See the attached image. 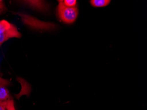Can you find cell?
Instances as JSON below:
<instances>
[{
	"label": "cell",
	"instance_id": "obj_1",
	"mask_svg": "<svg viewBox=\"0 0 147 110\" xmlns=\"http://www.w3.org/2000/svg\"><path fill=\"white\" fill-rule=\"evenodd\" d=\"M22 34L17 27L6 20L0 21V47L3 43L11 38H20Z\"/></svg>",
	"mask_w": 147,
	"mask_h": 110
},
{
	"label": "cell",
	"instance_id": "obj_2",
	"mask_svg": "<svg viewBox=\"0 0 147 110\" xmlns=\"http://www.w3.org/2000/svg\"><path fill=\"white\" fill-rule=\"evenodd\" d=\"M14 14L18 15L21 17L24 24L32 28L42 30H50L56 27L55 24L41 21L36 18L21 12H11Z\"/></svg>",
	"mask_w": 147,
	"mask_h": 110
},
{
	"label": "cell",
	"instance_id": "obj_3",
	"mask_svg": "<svg viewBox=\"0 0 147 110\" xmlns=\"http://www.w3.org/2000/svg\"><path fill=\"white\" fill-rule=\"evenodd\" d=\"M57 14L61 20L67 24H72L76 21L78 15L76 7L70 8L63 4V1H58Z\"/></svg>",
	"mask_w": 147,
	"mask_h": 110
},
{
	"label": "cell",
	"instance_id": "obj_4",
	"mask_svg": "<svg viewBox=\"0 0 147 110\" xmlns=\"http://www.w3.org/2000/svg\"><path fill=\"white\" fill-rule=\"evenodd\" d=\"M25 4H26L29 6L34 9L42 11H47L49 9V5L46 2L43 1H21Z\"/></svg>",
	"mask_w": 147,
	"mask_h": 110
},
{
	"label": "cell",
	"instance_id": "obj_5",
	"mask_svg": "<svg viewBox=\"0 0 147 110\" xmlns=\"http://www.w3.org/2000/svg\"><path fill=\"white\" fill-rule=\"evenodd\" d=\"M11 99V97L8 89L5 87H0V101H8Z\"/></svg>",
	"mask_w": 147,
	"mask_h": 110
},
{
	"label": "cell",
	"instance_id": "obj_6",
	"mask_svg": "<svg viewBox=\"0 0 147 110\" xmlns=\"http://www.w3.org/2000/svg\"><path fill=\"white\" fill-rule=\"evenodd\" d=\"M109 0H92L90 1V4L94 7H103L106 6L110 3Z\"/></svg>",
	"mask_w": 147,
	"mask_h": 110
},
{
	"label": "cell",
	"instance_id": "obj_7",
	"mask_svg": "<svg viewBox=\"0 0 147 110\" xmlns=\"http://www.w3.org/2000/svg\"><path fill=\"white\" fill-rule=\"evenodd\" d=\"M63 3L67 7H75L77 5V1L76 0H64Z\"/></svg>",
	"mask_w": 147,
	"mask_h": 110
},
{
	"label": "cell",
	"instance_id": "obj_8",
	"mask_svg": "<svg viewBox=\"0 0 147 110\" xmlns=\"http://www.w3.org/2000/svg\"><path fill=\"white\" fill-rule=\"evenodd\" d=\"M6 109L7 110H16L15 108L14 102L13 100H9L7 105Z\"/></svg>",
	"mask_w": 147,
	"mask_h": 110
},
{
	"label": "cell",
	"instance_id": "obj_9",
	"mask_svg": "<svg viewBox=\"0 0 147 110\" xmlns=\"http://www.w3.org/2000/svg\"><path fill=\"white\" fill-rule=\"evenodd\" d=\"M9 81L6 79H4L0 77V87H5L10 85Z\"/></svg>",
	"mask_w": 147,
	"mask_h": 110
},
{
	"label": "cell",
	"instance_id": "obj_10",
	"mask_svg": "<svg viewBox=\"0 0 147 110\" xmlns=\"http://www.w3.org/2000/svg\"><path fill=\"white\" fill-rule=\"evenodd\" d=\"M7 11V8L5 5L4 1L0 0V15L2 14Z\"/></svg>",
	"mask_w": 147,
	"mask_h": 110
},
{
	"label": "cell",
	"instance_id": "obj_11",
	"mask_svg": "<svg viewBox=\"0 0 147 110\" xmlns=\"http://www.w3.org/2000/svg\"><path fill=\"white\" fill-rule=\"evenodd\" d=\"M6 109V107L0 105V110H5Z\"/></svg>",
	"mask_w": 147,
	"mask_h": 110
}]
</instances>
